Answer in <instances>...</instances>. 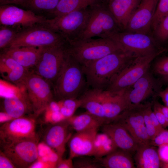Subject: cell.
I'll list each match as a JSON object with an SVG mask.
<instances>
[{"mask_svg": "<svg viewBox=\"0 0 168 168\" xmlns=\"http://www.w3.org/2000/svg\"><path fill=\"white\" fill-rule=\"evenodd\" d=\"M44 111L45 112L44 121L45 123L49 124H54L66 120L60 111H53L45 110Z\"/></svg>", "mask_w": 168, "mask_h": 168, "instance_id": "cell-39", "label": "cell"}, {"mask_svg": "<svg viewBox=\"0 0 168 168\" xmlns=\"http://www.w3.org/2000/svg\"><path fill=\"white\" fill-rule=\"evenodd\" d=\"M159 54L136 57L112 79L105 90L117 94L131 87L148 70Z\"/></svg>", "mask_w": 168, "mask_h": 168, "instance_id": "cell-7", "label": "cell"}, {"mask_svg": "<svg viewBox=\"0 0 168 168\" xmlns=\"http://www.w3.org/2000/svg\"><path fill=\"white\" fill-rule=\"evenodd\" d=\"M153 110L158 121L164 128L168 126V120L160 110L157 104V101L155 100L152 104Z\"/></svg>", "mask_w": 168, "mask_h": 168, "instance_id": "cell-42", "label": "cell"}, {"mask_svg": "<svg viewBox=\"0 0 168 168\" xmlns=\"http://www.w3.org/2000/svg\"><path fill=\"white\" fill-rule=\"evenodd\" d=\"M22 29L10 26L0 25V48H7L19 32Z\"/></svg>", "mask_w": 168, "mask_h": 168, "instance_id": "cell-34", "label": "cell"}, {"mask_svg": "<svg viewBox=\"0 0 168 168\" xmlns=\"http://www.w3.org/2000/svg\"><path fill=\"white\" fill-rule=\"evenodd\" d=\"M90 15L89 7L48 19L45 24L67 42L76 39L85 27Z\"/></svg>", "mask_w": 168, "mask_h": 168, "instance_id": "cell-9", "label": "cell"}, {"mask_svg": "<svg viewBox=\"0 0 168 168\" xmlns=\"http://www.w3.org/2000/svg\"><path fill=\"white\" fill-rule=\"evenodd\" d=\"M159 147L158 153L161 161L163 163H168V144Z\"/></svg>", "mask_w": 168, "mask_h": 168, "instance_id": "cell-44", "label": "cell"}, {"mask_svg": "<svg viewBox=\"0 0 168 168\" xmlns=\"http://www.w3.org/2000/svg\"><path fill=\"white\" fill-rule=\"evenodd\" d=\"M157 104L160 110L168 120V107L163 106L158 102Z\"/></svg>", "mask_w": 168, "mask_h": 168, "instance_id": "cell-51", "label": "cell"}, {"mask_svg": "<svg viewBox=\"0 0 168 168\" xmlns=\"http://www.w3.org/2000/svg\"><path fill=\"white\" fill-rule=\"evenodd\" d=\"M107 38L114 41L123 50L136 57L160 54L164 50L151 34L120 31L110 34Z\"/></svg>", "mask_w": 168, "mask_h": 168, "instance_id": "cell-6", "label": "cell"}, {"mask_svg": "<svg viewBox=\"0 0 168 168\" xmlns=\"http://www.w3.org/2000/svg\"><path fill=\"white\" fill-rule=\"evenodd\" d=\"M38 153L37 159L48 163L52 168H56L58 160L61 158L55 151L44 142L39 143Z\"/></svg>", "mask_w": 168, "mask_h": 168, "instance_id": "cell-31", "label": "cell"}, {"mask_svg": "<svg viewBox=\"0 0 168 168\" xmlns=\"http://www.w3.org/2000/svg\"><path fill=\"white\" fill-rule=\"evenodd\" d=\"M100 2V0H60L55 8L49 14L54 17L59 16Z\"/></svg>", "mask_w": 168, "mask_h": 168, "instance_id": "cell-29", "label": "cell"}, {"mask_svg": "<svg viewBox=\"0 0 168 168\" xmlns=\"http://www.w3.org/2000/svg\"><path fill=\"white\" fill-rule=\"evenodd\" d=\"M82 66L68 52L63 68L54 83V93L58 100L77 98L86 84Z\"/></svg>", "mask_w": 168, "mask_h": 168, "instance_id": "cell-3", "label": "cell"}, {"mask_svg": "<svg viewBox=\"0 0 168 168\" xmlns=\"http://www.w3.org/2000/svg\"><path fill=\"white\" fill-rule=\"evenodd\" d=\"M67 119L50 124L44 134V142L55 151L60 158L65 152L66 145L72 136L71 128Z\"/></svg>", "mask_w": 168, "mask_h": 168, "instance_id": "cell-16", "label": "cell"}, {"mask_svg": "<svg viewBox=\"0 0 168 168\" xmlns=\"http://www.w3.org/2000/svg\"><path fill=\"white\" fill-rule=\"evenodd\" d=\"M66 119L76 132L98 129L103 125L100 120L87 111L80 114L74 115Z\"/></svg>", "mask_w": 168, "mask_h": 168, "instance_id": "cell-28", "label": "cell"}, {"mask_svg": "<svg viewBox=\"0 0 168 168\" xmlns=\"http://www.w3.org/2000/svg\"><path fill=\"white\" fill-rule=\"evenodd\" d=\"M73 161L74 168H99L101 166L98 161L88 157H76Z\"/></svg>", "mask_w": 168, "mask_h": 168, "instance_id": "cell-38", "label": "cell"}, {"mask_svg": "<svg viewBox=\"0 0 168 168\" xmlns=\"http://www.w3.org/2000/svg\"><path fill=\"white\" fill-rule=\"evenodd\" d=\"M168 144V130L163 129L155 138L150 140V145L159 147L161 145Z\"/></svg>", "mask_w": 168, "mask_h": 168, "instance_id": "cell-41", "label": "cell"}, {"mask_svg": "<svg viewBox=\"0 0 168 168\" xmlns=\"http://www.w3.org/2000/svg\"><path fill=\"white\" fill-rule=\"evenodd\" d=\"M30 71L12 58L3 53L1 54L0 72L3 79L23 88Z\"/></svg>", "mask_w": 168, "mask_h": 168, "instance_id": "cell-21", "label": "cell"}, {"mask_svg": "<svg viewBox=\"0 0 168 168\" xmlns=\"http://www.w3.org/2000/svg\"><path fill=\"white\" fill-rule=\"evenodd\" d=\"M143 104L131 105L114 121L123 126L139 145H150L145 124ZM113 121V122H114Z\"/></svg>", "mask_w": 168, "mask_h": 168, "instance_id": "cell-12", "label": "cell"}, {"mask_svg": "<svg viewBox=\"0 0 168 168\" xmlns=\"http://www.w3.org/2000/svg\"><path fill=\"white\" fill-rule=\"evenodd\" d=\"M35 118L24 116L2 124L0 128V144L11 143L38 136L36 132Z\"/></svg>", "mask_w": 168, "mask_h": 168, "instance_id": "cell-13", "label": "cell"}, {"mask_svg": "<svg viewBox=\"0 0 168 168\" xmlns=\"http://www.w3.org/2000/svg\"><path fill=\"white\" fill-rule=\"evenodd\" d=\"M98 129L76 132L69 140V157L93 156L94 142Z\"/></svg>", "mask_w": 168, "mask_h": 168, "instance_id": "cell-18", "label": "cell"}, {"mask_svg": "<svg viewBox=\"0 0 168 168\" xmlns=\"http://www.w3.org/2000/svg\"><path fill=\"white\" fill-rule=\"evenodd\" d=\"M67 42L45 47L36 65L31 71L50 83H54L64 64L67 54Z\"/></svg>", "mask_w": 168, "mask_h": 168, "instance_id": "cell-8", "label": "cell"}, {"mask_svg": "<svg viewBox=\"0 0 168 168\" xmlns=\"http://www.w3.org/2000/svg\"><path fill=\"white\" fill-rule=\"evenodd\" d=\"M136 57L129 52L120 50L82 66L87 84L92 89L105 90L114 77Z\"/></svg>", "mask_w": 168, "mask_h": 168, "instance_id": "cell-1", "label": "cell"}, {"mask_svg": "<svg viewBox=\"0 0 168 168\" xmlns=\"http://www.w3.org/2000/svg\"><path fill=\"white\" fill-rule=\"evenodd\" d=\"M155 38L160 44L168 40V14L160 21L153 31Z\"/></svg>", "mask_w": 168, "mask_h": 168, "instance_id": "cell-36", "label": "cell"}, {"mask_svg": "<svg viewBox=\"0 0 168 168\" xmlns=\"http://www.w3.org/2000/svg\"><path fill=\"white\" fill-rule=\"evenodd\" d=\"M29 0H0V6L15 4L26 8Z\"/></svg>", "mask_w": 168, "mask_h": 168, "instance_id": "cell-47", "label": "cell"}, {"mask_svg": "<svg viewBox=\"0 0 168 168\" xmlns=\"http://www.w3.org/2000/svg\"><path fill=\"white\" fill-rule=\"evenodd\" d=\"M159 0H141L124 31L151 34V24Z\"/></svg>", "mask_w": 168, "mask_h": 168, "instance_id": "cell-15", "label": "cell"}, {"mask_svg": "<svg viewBox=\"0 0 168 168\" xmlns=\"http://www.w3.org/2000/svg\"><path fill=\"white\" fill-rule=\"evenodd\" d=\"M168 14V0H159L151 24V29L153 31L161 21Z\"/></svg>", "mask_w": 168, "mask_h": 168, "instance_id": "cell-35", "label": "cell"}, {"mask_svg": "<svg viewBox=\"0 0 168 168\" xmlns=\"http://www.w3.org/2000/svg\"><path fill=\"white\" fill-rule=\"evenodd\" d=\"M131 154L118 148L104 157L96 159L101 167L106 168H135Z\"/></svg>", "mask_w": 168, "mask_h": 168, "instance_id": "cell-27", "label": "cell"}, {"mask_svg": "<svg viewBox=\"0 0 168 168\" xmlns=\"http://www.w3.org/2000/svg\"><path fill=\"white\" fill-rule=\"evenodd\" d=\"M29 168H52L48 163L37 159L29 167Z\"/></svg>", "mask_w": 168, "mask_h": 168, "instance_id": "cell-48", "label": "cell"}, {"mask_svg": "<svg viewBox=\"0 0 168 168\" xmlns=\"http://www.w3.org/2000/svg\"><path fill=\"white\" fill-rule=\"evenodd\" d=\"M89 10L87 24L75 40L94 37L106 38L110 34L122 31L107 5L100 2L89 7Z\"/></svg>", "mask_w": 168, "mask_h": 168, "instance_id": "cell-4", "label": "cell"}, {"mask_svg": "<svg viewBox=\"0 0 168 168\" xmlns=\"http://www.w3.org/2000/svg\"><path fill=\"white\" fill-rule=\"evenodd\" d=\"M101 90L91 89L85 91L80 99L82 102L81 107L92 114L103 123L105 124L103 106L100 97Z\"/></svg>", "mask_w": 168, "mask_h": 168, "instance_id": "cell-25", "label": "cell"}, {"mask_svg": "<svg viewBox=\"0 0 168 168\" xmlns=\"http://www.w3.org/2000/svg\"><path fill=\"white\" fill-rule=\"evenodd\" d=\"M14 119H15L4 111H1L0 113V123L1 124H3Z\"/></svg>", "mask_w": 168, "mask_h": 168, "instance_id": "cell-49", "label": "cell"}, {"mask_svg": "<svg viewBox=\"0 0 168 168\" xmlns=\"http://www.w3.org/2000/svg\"><path fill=\"white\" fill-rule=\"evenodd\" d=\"M3 98V111L13 118L25 116L30 112L33 114L32 106L25 89L22 90L17 95Z\"/></svg>", "mask_w": 168, "mask_h": 168, "instance_id": "cell-24", "label": "cell"}, {"mask_svg": "<svg viewBox=\"0 0 168 168\" xmlns=\"http://www.w3.org/2000/svg\"><path fill=\"white\" fill-rule=\"evenodd\" d=\"M44 48L32 46L9 48L2 50V53L12 58L30 70L36 65Z\"/></svg>", "mask_w": 168, "mask_h": 168, "instance_id": "cell-22", "label": "cell"}, {"mask_svg": "<svg viewBox=\"0 0 168 168\" xmlns=\"http://www.w3.org/2000/svg\"><path fill=\"white\" fill-rule=\"evenodd\" d=\"M129 89L117 94L101 90L100 97L106 124L114 121L130 105L128 98Z\"/></svg>", "mask_w": 168, "mask_h": 168, "instance_id": "cell-17", "label": "cell"}, {"mask_svg": "<svg viewBox=\"0 0 168 168\" xmlns=\"http://www.w3.org/2000/svg\"><path fill=\"white\" fill-rule=\"evenodd\" d=\"M15 166L3 152H0V168H16Z\"/></svg>", "mask_w": 168, "mask_h": 168, "instance_id": "cell-43", "label": "cell"}, {"mask_svg": "<svg viewBox=\"0 0 168 168\" xmlns=\"http://www.w3.org/2000/svg\"><path fill=\"white\" fill-rule=\"evenodd\" d=\"M108 0H107V1H108Z\"/></svg>", "mask_w": 168, "mask_h": 168, "instance_id": "cell-53", "label": "cell"}, {"mask_svg": "<svg viewBox=\"0 0 168 168\" xmlns=\"http://www.w3.org/2000/svg\"><path fill=\"white\" fill-rule=\"evenodd\" d=\"M118 148L111 138L102 132L97 133L94 142L93 156L96 159L104 157Z\"/></svg>", "mask_w": 168, "mask_h": 168, "instance_id": "cell-30", "label": "cell"}, {"mask_svg": "<svg viewBox=\"0 0 168 168\" xmlns=\"http://www.w3.org/2000/svg\"><path fill=\"white\" fill-rule=\"evenodd\" d=\"M60 112L65 118L67 119L74 115L77 110L81 106L82 102L79 98H70L58 100Z\"/></svg>", "mask_w": 168, "mask_h": 168, "instance_id": "cell-32", "label": "cell"}, {"mask_svg": "<svg viewBox=\"0 0 168 168\" xmlns=\"http://www.w3.org/2000/svg\"><path fill=\"white\" fill-rule=\"evenodd\" d=\"M152 103L149 108V115L153 124L158 131L160 132L161 131L164 129V128L159 123L156 117L155 113L152 109Z\"/></svg>", "mask_w": 168, "mask_h": 168, "instance_id": "cell-46", "label": "cell"}, {"mask_svg": "<svg viewBox=\"0 0 168 168\" xmlns=\"http://www.w3.org/2000/svg\"><path fill=\"white\" fill-rule=\"evenodd\" d=\"M102 132L109 136L118 148L131 154L135 152L138 147L139 145L128 131L117 122L103 125Z\"/></svg>", "mask_w": 168, "mask_h": 168, "instance_id": "cell-19", "label": "cell"}, {"mask_svg": "<svg viewBox=\"0 0 168 168\" xmlns=\"http://www.w3.org/2000/svg\"><path fill=\"white\" fill-rule=\"evenodd\" d=\"M50 84L43 77L30 70L24 88L35 118L43 112L49 104L53 100Z\"/></svg>", "mask_w": 168, "mask_h": 168, "instance_id": "cell-10", "label": "cell"}, {"mask_svg": "<svg viewBox=\"0 0 168 168\" xmlns=\"http://www.w3.org/2000/svg\"><path fill=\"white\" fill-rule=\"evenodd\" d=\"M39 136L9 143L1 144L0 151L16 168H29L38 158Z\"/></svg>", "mask_w": 168, "mask_h": 168, "instance_id": "cell-11", "label": "cell"}, {"mask_svg": "<svg viewBox=\"0 0 168 168\" xmlns=\"http://www.w3.org/2000/svg\"><path fill=\"white\" fill-rule=\"evenodd\" d=\"M152 104L150 102L143 104V114L145 124L150 140L153 139L159 133L156 129L150 117L149 109Z\"/></svg>", "mask_w": 168, "mask_h": 168, "instance_id": "cell-37", "label": "cell"}, {"mask_svg": "<svg viewBox=\"0 0 168 168\" xmlns=\"http://www.w3.org/2000/svg\"><path fill=\"white\" fill-rule=\"evenodd\" d=\"M67 50L82 67L109 54L123 50L110 39L91 38L67 42Z\"/></svg>", "mask_w": 168, "mask_h": 168, "instance_id": "cell-2", "label": "cell"}, {"mask_svg": "<svg viewBox=\"0 0 168 168\" xmlns=\"http://www.w3.org/2000/svg\"><path fill=\"white\" fill-rule=\"evenodd\" d=\"M160 84L148 70L129 89L128 98L130 105L141 104L154 91L159 93Z\"/></svg>", "mask_w": 168, "mask_h": 168, "instance_id": "cell-20", "label": "cell"}, {"mask_svg": "<svg viewBox=\"0 0 168 168\" xmlns=\"http://www.w3.org/2000/svg\"><path fill=\"white\" fill-rule=\"evenodd\" d=\"M141 0H109L107 6L122 31H124Z\"/></svg>", "mask_w": 168, "mask_h": 168, "instance_id": "cell-23", "label": "cell"}, {"mask_svg": "<svg viewBox=\"0 0 168 168\" xmlns=\"http://www.w3.org/2000/svg\"><path fill=\"white\" fill-rule=\"evenodd\" d=\"M162 80L163 82L168 84V74L162 76Z\"/></svg>", "mask_w": 168, "mask_h": 168, "instance_id": "cell-52", "label": "cell"}, {"mask_svg": "<svg viewBox=\"0 0 168 168\" xmlns=\"http://www.w3.org/2000/svg\"><path fill=\"white\" fill-rule=\"evenodd\" d=\"M134 159L138 168H159L161 166L158 152L150 145H139Z\"/></svg>", "mask_w": 168, "mask_h": 168, "instance_id": "cell-26", "label": "cell"}, {"mask_svg": "<svg viewBox=\"0 0 168 168\" xmlns=\"http://www.w3.org/2000/svg\"><path fill=\"white\" fill-rule=\"evenodd\" d=\"M153 70L162 77L168 74V56L158 60L154 64Z\"/></svg>", "mask_w": 168, "mask_h": 168, "instance_id": "cell-40", "label": "cell"}, {"mask_svg": "<svg viewBox=\"0 0 168 168\" xmlns=\"http://www.w3.org/2000/svg\"><path fill=\"white\" fill-rule=\"evenodd\" d=\"M47 19L30 10L12 4L0 6V25L23 29L37 24H45Z\"/></svg>", "mask_w": 168, "mask_h": 168, "instance_id": "cell-14", "label": "cell"}, {"mask_svg": "<svg viewBox=\"0 0 168 168\" xmlns=\"http://www.w3.org/2000/svg\"><path fill=\"white\" fill-rule=\"evenodd\" d=\"M67 42L46 24H37L21 30L6 48L21 46L45 48Z\"/></svg>", "mask_w": 168, "mask_h": 168, "instance_id": "cell-5", "label": "cell"}, {"mask_svg": "<svg viewBox=\"0 0 168 168\" xmlns=\"http://www.w3.org/2000/svg\"><path fill=\"white\" fill-rule=\"evenodd\" d=\"M73 159L69 157L68 159L60 158L57 165V168H74Z\"/></svg>", "mask_w": 168, "mask_h": 168, "instance_id": "cell-45", "label": "cell"}, {"mask_svg": "<svg viewBox=\"0 0 168 168\" xmlns=\"http://www.w3.org/2000/svg\"><path fill=\"white\" fill-rule=\"evenodd\" d=\"M60 0H29L26 8L34 12H47L49 13L55 8Z\"/></svg>", "mask_w": 168, "mask_h": 168, "instance_id": "cell-33", "label": "cell"}, {"mask_svg": "<svg viewBox=\"0 0 168 168\" xmlns=\"http://www.w3.org/2000/svg\"><path fill=\"white\" fill-rule=\"evenodd\" d=\"M158 95L161 97L166 106L168 107V87L160 91Z\"/></svg>", "mask_w": 168, "mask_h": 168, "instance_id": "cell-50", "label": "cell"}]
</instances>
